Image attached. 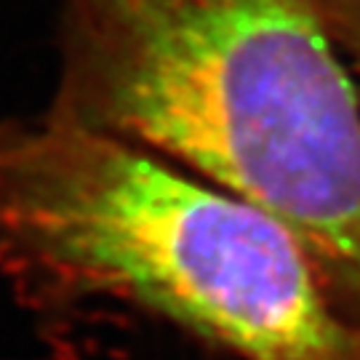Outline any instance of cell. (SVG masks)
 Returning a JSON list of instances; mask_svg holds the SVG:
<instances>
[{"label": "cell", "instance_id": "cell-3", "mask_svg": "<svg viewBox=\"0 0 360 360\" xmlns=\"http://www.w3.org/2000/svg\"><path fill=\"white\" fill-rule=\"evenodd\" d=\"M328 32L334 46L360 59V0H296Z\"/></svg>", "mask_w": 360, "mask_h": 360}, {"label": "cell", "instance_id": "cell-2", "mask_svg": "<svg viewBox=\"0 0 360 360\" xmlns=\"http://www.w3.org/2000/svg\"><path fill=\"white\" fill-rule=\"evenodd\" d=\"M0 235L243 360H360V326L281 221L56 110L0 126Z\"/></svg>", "mask_w": 360, "mask_h": 360}, {"label": "cell", "instance_id": "cell-1", "mask_svg": "<svg viewBox=\"0 0 360 360\" xmlns=\"http://www.w3.org/2000/svg\"><path fill=\"white\" fill-rule=\"evenodd\" d=\"M53 110L281 221L360 326V104L296 0H65Z\"/></svg>", "mask_w": 360, "mask_h": 360}]
</instances>
